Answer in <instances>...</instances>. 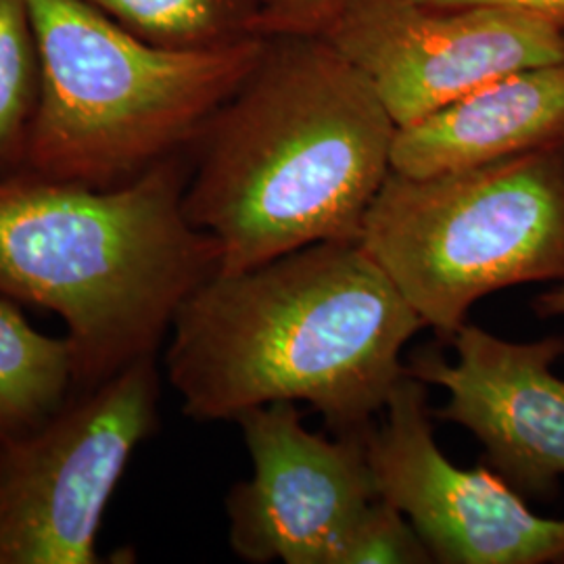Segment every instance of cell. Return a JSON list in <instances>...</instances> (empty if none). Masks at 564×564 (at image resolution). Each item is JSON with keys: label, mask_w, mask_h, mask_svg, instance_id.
Returning <instances> with one entry per match:
<instances>
[{"label": "cell", "mask_w": 564, "mask_h": 564, "mask_svg": "<svg viewBox=\"0 0 564 564\" xmlns=\"http://www.w3.org/2000/svg\"><path fill=\"white\" fill-rule=\"evenodd\" d=\"M423 328L362 242H314L197 286L170 326L163 366L195 423L303 402L335 435L366 433Z\"/></svg>", "instance_id": "obj_1"}, {"label": "cell", "mask_w": 564, "mask_h": 564, "mask_svg": "<svg viewBox=\"0 0 564 564\" xmlns=\"http://www.w3.org/2000/svg\"><path fill=\"white\" fill-rule=\"evenodd\" d=\"M395 134L375 86L335 46L270 36L188 149L184 216L216 239L224 274L314 242H360Z\"/></svg>", "instance_id": "obj_2"}, {"label": "cell", "mask_w": 564, "mask_h": 564, "mask_svg": "<svg viewBox=\"0 0 564 564\" xmlns=\"http://www.w3.org/2000/svg\"><path fill=\"white\" fill-rule=\"evenodd\" d=\"M188 153L120 188L21 172L0 181V295L67 326L76 391L155 356L182 302L220 270V247L184 216Z\"/></svg>", "instance_id": "obj_3"}, {"label": "cell", "mask_w": 564, "mask_h": 564, "mask_svg": "<svg viewBox=\"0 0 564 564\" xmlns=\"http://www.w3.org/2000/svg\"><path fill=\"white\" fill-rule=\"evenodd\" d=\"M30 4L42 84L23 172L95 191L120 188L188 153L265 41L172 51L82 0Z\"/></svg>", "instance_id": "obj_4"}, {"label": "cell", "mask_w": 564, "mask_h": 564, "mask_svg": "<svg viewBox=\"0 0 564 564\" xmlns=\"http://www.w3.org/2000/svg\"><path fill=\"white\" fill-rule=\"evenodd\" d=\"M360 242L449 341L485 295L564 282V142L424 178L391 170Z\"/></svg>", "instance_id": "obj_5"}, {"label": "cell", "mask_w": 564, "mask_h": 564, "mask_svg": "<svg viewBox=\"0 0 564 564\" xmlns=\"http://www.w3.org/2000/svg\"><path fill=\"white\" fill-rule=\"evenodd\" d=\"M158 354L0 437V564H99L102 517L160 423Z\"/></svg>", "instance_id": "obj_6"}, {"label": "cell", "mask_w": 564, "mask_h": 564, "mask_svg": "<svg viewBox=\"0 0 564 564\" xmlns=\"http://www.w3.org/2000/svg\"><path fill=\"white\" fill-rule=\"evenodd\" d=\"M321 39L370 80L398 128L506 74L564 61V25L505 4L343 0Z\"/></svg>", "instance_id": "obj_7"}, {"label": "cell", "mask_w": 564, "mask_h": 564, "mask_svg": "<svg viewBox=\"0 0 564 564\" xmlns=\"http://www.w3.org/2000/svg\"><path fill=\"white\" fill-rule=\"evenodd\" d=\"M429 384L405 372L366 431L379 498L400 508L442 564L564 563V519L535 514L491 468L449 463L433 431Z\"/></svg>", "instance_id": "obj_8"}, {"label": "cell", "mask_w": 564, "mask_h": 564, "mask_svg": "<svg viewBox=\"0 0 564 564\" xmlns=\"http://www.w3.org/2000/svg\"><path fill=\"white\" fill-rule=\"evenodd\" d=\"M253 475L226 496L228 544L251 564H339L364 510L379 498L366 433L326 440L307 431L295 402L245 410Z\"/></svg>", "instance_id": "obj_9"}, {"label": "cell", "mask_w": 564, "mask_h": 564, "mask_svg": "<svg viewBox=\"0 0 564 564\" xmlns=\"http://www.w3.org/2000/svg\"><path fill=\"white\" fill-rule=\"evenodd\" d=\"M456 362L423 349L405 370L444 387L433 419L460 424L484 445V463L524 500H552L564 479V335L508 341L466 323L449 339Z\"/></svg>", "instance_id": "obj_10"}, {"label": "cell", "mask_w": 564, "mask_h": 564, "mask_svg": "<svg viewBox=\"0 0 564 564\" xmlns=\"http://www.w3.org/2000/svg\"><path fill=\"white\" fill-rule=\"evenodd\" d=\"M564 142V61L487 82L398 128L391 170L437 176Z\"/></svg>", "instance_id": "obj_11"}, {"label": "cell", "mask_w": 564, "mask_h": 564, "mask_svg": "<svg viewBox=\"0 0 564 564\" xmlns=\"http://www.w3.org/2000/svg\"><path fill=\"white\" fill-rule=\"evenodd\" d=\"M76 393V356L65 337L36 330L0 295V437L51 419Z\"/></svg>", "instance_id": "obj_12"}, {"label": "cell", "mask_w": 564, "mask_h": 564, "mask_svg": "<svg viewBox=\"0 0 564 564\" xmlns=\"http://www.w3.org/2000/svg\"><path fill=\"white\" fill-rule=\"evenodd\" d=\"M130 34L172 51H212L258 36V0H82Z\"/></svg>", "instance_id": "obj_13"}, {"label": "cell", "mask_w": 564, "mask_h": 564, "mask_svg": "<svg viewBox=\"0 0 564 564\" xmlns=\"http://www.w3.org/2000/svg\"><path fill=\"white\" fill-rule=\"evenodd\" d=\"M41 46L30 0H0V181L25 167L41 101Z\"/></svg>", "instance_id": "obj_14"}, {"label": "cell", "mask_w": 564, "mask_h": 564, "mask_svg": "<svg viewBox=\"0 0 564 564\" xmlns=\"http://www.w3.org/2000/svg\"><path fill=\"white\" fill-rule=\"evenodd\" d=\"M435 563L414 524L400 508L377 498L364 510L343 545L339 564Z\"/></svg>", "instance_id": "obj_15"}, {"label": "cell", "mask_w": 564, "mask_h": 564, "mask_svg": "<svg viewBox=\"0 0 564 564\" xmlns=\"http://www.w3.org/2000/svg\"><path fill=\"white\" fill-rule=\"evenodd\" d=\"M258 36H323L343 0H258Z\"/></svg>", "instance_id": "obj_16"}, {"label": "cell", "mask_w": 564, "mask_h": 564, "mask_svg": "<svg viewBox=\"0 0 564 564\" xmlns=\"http://www.w3.org/2000/svg\"><path fill=\"white\" fill-rule=\"evenodd\" d=\"M419 2L429 7H442V9H460V7H475V4H505V7H517V9L540 13L547 20L564 25V0H419Z\"/></svg>", "instance_id": "obj_17"}, {"label": "cell", "mask_w": 564, "mask_h": 564, "mask_svg": "<svg viewBox=\"0 0 564 564\" xmlns=\"http://www.w3.org/2000/svg\"><path fill=\"white\" fill-rule=\"evenodd\" d=\"M531 310L540 318H558V316H564V282H558L554 289L544 291L538 297H533Z\"/></svg>", "instance_id": "obj_18"}]
</instances>
